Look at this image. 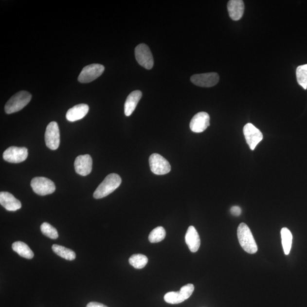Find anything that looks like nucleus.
<instances>
[{"instance_id":"obj_18","label":"nucleus","mask_w":307,"mask_h":307,"mask_svg":"<svg viewBox=\"0 0 307 307\" xmlns=\"http://www.w3.org/2000/svg\"><path fill=\"white\" fill-rule=\"evenodd\" d=\"M185 242L191 252H197L200 246V239L197 230L193 226H190L185 237Z\"/></svg>"},{"instance_id":"obj_13","label":"nucleus","mask_w":307,"mask_h":307,"mask_svg":"<svg viewBox=\"0 0 307 307\" xmlns=\"http://www.w3.org/2000/svg\"><path fill=\"white\" fill-rule=\"evenodd\" d=\"M210 117L204 112L195 114L192 118L190 124V129L195 133H201L210 126Z\"/></svg>"},{"instance_id":"obj_26","label":"nucleus","mask_w":307,"mask_h":307,"mask_svg":"<svg viewBox=\"0 0 307 307\" xmlns=\"http://www.w3.org/2000/svg\"><path fill=\"white\" fill-rule=\"evenodd\" d=\"M40 231L44 235L51 239H55L58 238V231L47 222H43L40 226Z\"/></svg>"},{"instance_id":"obj_1","label":"nucleus","mask_w":307,"mask_h":307,"mask_svg":"<svg viewBox=\"0 0 307 307\" xmlns=\"http://www.w3.org/2000/svg\"><path fill=\"white\" fill-rule=\"evenodd\" d=\"M121 182L122 180L119 175L110 174L108 175L94 191V198L99 199L107 197L120 186Z\"/></svg>"},{"instance_id":"obj_6","label":"nucleus","mask_w":307,"mask_h":307,"mask_svg":"<svg viewBox=\"0 0 307 307\" xmlns=\"http://www.w3.org/2000/svg\"><path fill=\"white\" fill-rule=\"evenodd\" d=\"M135 56L139 65L147 70H151L154 66L153 55L148 47L144 43L140 44L135 49Z\"/></svg>"},{"instance_id":"obj_7","label":"nucleus","mask_w":307,"mask_h":307,"mask_svg":"<svg viewBox=\"0 0 307 307\" xmlns=\"http://www.w3.org/2000/svg\"><path fill=\"white\" fill-rule=\"evenodd\" d=\"M105 70L104 66L100 64H92L84 67L78 77L80 83H88L96 80L102 75Z\"/></svg>"},{"instance_id":"obj_28","label":"nucleus","mask_w":307,"mask_h":307,"mask_svg":"<svg viewBox=\"0 0 307 307\" xmlns=\"http://www.w3.org/2000/svg\"><path fill=\"white\" fill-rule=\"evenodd\" d=\"M86 307H108L107 306L97 302H90L88 304Z\"/></svg>"},{"instance_id":"obj_19","label":"nucleus","mask_w":307,"mask_h":307,"mask_svg":"<svg viewBox=\"0 0 307 307\" xmlns=\"http://www.w3.org/2000/svg\"><path fill=\"white\" fill-rule=\"evenodd\" d=\"M143 93L139 90H134L127 96L126 103H125V114L126 116H130L133 113L140 100Z\"/></svg>"},{"instance_id":"obj_23","label":"nucleus","mask_w":307,"mask_h":307,"mask_svg":"<svg viewBox=\"0 0 307 307\" xmlns=\"http://www.w3.org/2000/svg\"><path fill=\"white\" fill-rule=\"evenodd\" d=\"M129 262L135 269H141L147 265L148 258L146 256L143 254H134L129 258Z\"/></svg>"},{"instance_id":"obj_10","label":"nucleus","mask_w":307,"mask_h":307,"mask_svg":"<svg viewBox=\"0 0 307 307\" xmlns=\"http://www.w3.org/2000/svg\"><path fill=\"white\" fill-rule=\"evenodd\" d=\"M28 156V150L26 147L11 146L3 154L4 160L9 163H18L25 161Z\"/></svg>"},{"instance_id":"obj_2","label":"nucleus","mask_w":307,"mask_h":307,"mask_svg":"<svg viewBox=\"0 0 307 307\" xmlns=\"http://www.w3.org/2000/svg\"><path fill=\"white\" fill-rule=\"evenodd\" d=\"M237 235L239 244L246 252L254 254L258 251L257 245L253 237L252 233L248 226L245 223L239 225Z\"/></svg>"},{"instance_id":"obj_15","label":"nucleus","mask_w":307,"mask_h":307,"mask_svg":"<svg viewBox=\"0 0 307 307\" xmlns=\"http://www.w3.org/2000/svg\"><path fill=\"white\" fill-rule=\"evenodd\" d=\"M0 204L8 211H16L22 207L21 202L8 192L0 193Z\"/></svg>"},{"instance_id":"obj_11","label":"nucleus","mask_w":307,"mask_h":307,"mask_svg":"<svg viewBox=\"0 0 307 307\" xmlns=\"http://www.w3.org/2000/svg\"><path fill=\"white\" fill-rule=\"evenodd\" d=\"M243 131H244L246 143L248 144L250 148L252 150H254L257 145L263 139L261 131L251 123L245 125Z\"/></svg>"},{"instance_id":"obj_8","label":"nucleus","mask_w":307,"mask_h":307,"mask_svg":"<svg viewBox=\"0 0 307 307\" xmlns=\"http://www.w3.org/2000/svg\"><path fill=\"white\" fill-rule=\"evenodd\" d=\"M149 164L152 173L158 175H163L170 173L171 166L168 162L160 154L151 155Z\"/></svg>"},{"instance_id":"obj_12","label":"nucleus","mask_w":307,"mask_h":307,"mask_svg":"<svg viewBox=\"0 0 307 307\" xmlns=\"http://www.w3.org/2000/svg\"><path fill=\"white\" fill-rule=\"evenodd\" d=\"M219 75L216 72L196 74L191 77V82L201 87H214L219 82Z\"/></svg>"},{"instance_id":"obj_20","label":"nucleus","mask_w":307,"mask_h":307,"mask_svg":"<svg viewBox=\"0 0 307 307\" xmlns=\"http://www.w3.org/2000/svg\"><path fill=\"white\" fill-rule=\"evenodd\" d=\"M12 249L23 258L32 259L34 257V253L32 250L24 242L17 241L13 243Z\"/></svg>"},{"instance_id":"obj_24","label":"nucleus","mask_w":307,"mask_h":307,"mask_svg":"<svg viewBox=\"0 0 307 307\" xmlns=\"http://www.w3.org/2000/svg\"><path fill=\"white\" fill-rule=\"evenodd\" d=\"M296 78L298 83L304 89H307V64L299 66L296 69Z\"/></svg>"},{"instance_id":"obj_21","label":"nucleus","mask_w":307,"mask_h":307,"mask_svg":"<svg viewBox=\"0 0 307 307\" xmlns=\"http://www.w3.org/2000/svg\"><path fill=\"white\" fill-rule=\"evenodd\" d=\"M52 249L54 252L66 260L73 261L76 258L75 253L68 248L58 245H53Z\"/></svg>"},{"instance_id":"obj_9","label":"nucleus","mask_w":307,"mask_h":307,"mask_svg":"<svg viewBox=\"0 0 307 307\" xmlns=\"http://www.w3.org/2000/svg\"><path fill=\"white\" fill-rule=\"evenodd\" d=\"M45 138L46 146L50 149H58L60 144V131L58 125L55 121H52L47 126Z\"/></svg>"},{"instance_id":"obj_27","label":"nucleus","mask_w":307,"mask_h":307,"mask_svg":"<svg viewBox=\"0 0 307 307\" xmlns=\"http://www.w3.org/2000/svg\"><path fill=\"white\" fill-rule=\"evenodd\" d=\"M231 213L235 217H238L241 214V209L238 206L232 207L231 209Z\"/></svg>"},{"instance_id":"obj_5","label":"nucleus","mask_w":307,"mask_h":307,"mask_svg":"<svg viewBox=\"0 0 307 307\" xmlns=\"http://www.w3.org/2000/svg\"><path fill=\"white\" fill-rule=\"evenodd\" d=\"M194 286L192 284L185 285L181 288L180 291L170 292L164 295L165 302L171 305H177L188 299L194 291Z\"/></svg>"},{"instance_id":"obj_25","label":"nucleus","mask_w":307,"mask_h":307,"mask_svg":"<svg viewBox=\"0 0 307 307\" xmlns=\"http://www.w3.org/2000/svg\"><path fill=\"white\" fill-rule=\"evenodd\" d=\"M166 231L163 227H158L153 229L148 236V240L151 243H157L163 241L166 237Z\"/></svg>"},{"instance_id":"obj_3","label":"nucleus","mask_w":307,"mask_h":307,"mask_svg":"<svg viewBox=\"0 0 307 307\" xmlns=\"http://www.w3.org/2000/svg\"><path fill=\"white\" fill-rule=\"evenodd\" d=\"M32 97V94L25 90L20 91L16 93L6 103L5 112L12 114L18 112L28 105Z\"/></svg>"},{"instance_id":"obj_4","label":"nucleus","mask_w":307,"mask_h":307,"mask_svg":"<svg viewBox=\"0 0 307 307\" xmlns=\"http://www.w3.org/2000/svg\"><path fill=\"white\" fill-rule=\"evenodd\" d=\"M31 187L34 192L40 196L54 193L55 185L52 181L45 177H36L31 181Z\"/></svg>"},{"instance_id":"obj_17","label":"nucleus","mask_w":307,"mask_h":307,"mask_svg":"<svg viewBox=\"0 0 307 307\" xmlns=\"http://www.w3.org/2000/svg\"><path fill=\"white\" fill-rule=\"evenodd\" d=\"M245 5L242 0H231L228 3L229 16L234 21H238L244 15Z\"/></svg>"},{"instance_id":"obj_14","label":"nucleus","mask_w":307,"mask_h":307,"mask_svg":"<svg viewBox=\"0 0 307 307\" xmlns=\"http://www.w3.org/2000/svg\"><path fill=\"white\" fill-rule=\"evenodd\" d=\"M92 159L89 154L82 155L76 158L74 166L77 174L87 176L92 170Z\"/></svg>"},{"instance_id":"obj_22","label":"nucleus","mask_w":307,"mask_h":307,"mask_svg":"<svg viewBox=\"0 0 307 307\" xmlns=\"http://www.w3.org/2000/svg\"><path fill=\"white\" fill-rule=\"evenodd\" d=\"M281 237L283 250L286 255H289L292 246V235L291 232L287 228L281 230Z\"/></svg>"},{"instance_id":"obj_16","label":"nucleus","mask_w":307,"mask_h":307,"mask_svg":"<svg viewBox=\"0 0 307 307\" xmlns=\"http://www.w3.org/2000/svg\"><path fill=\"white\" fill-rule=\"evenodd\" d=\"M89 106L86 104H80L70 108L66 113V119L70 122L83 119L89 112Z\"/></svg>"}]
</instances>
